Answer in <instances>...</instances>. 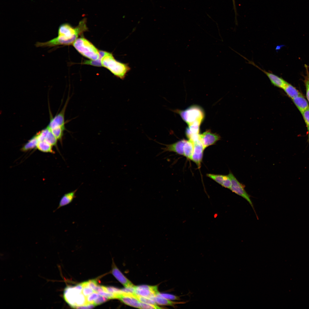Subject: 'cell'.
<instances>
[{
	"label": "cell",
	"mask_w": 309,
	"mask_h": 309,
	"mask_svg": "<svg viewBox=\"0 0 309 309\" xmlns=\"http://www.w3.org/2000/svg\"><path fill=\"white\" fill-rule=\"evenodd\" d=\"M302 114L306 124L308 132H309V108L304 111Z\"/></svg>",
	"instance_id": "34"
},
{
	"label": "cell",
	"mask_w": 309,
	"mask_h": 309,
	"mask_svg": "<svg viewBox=\"0 0 309 309\" xmlns=\"http://www.w3.org/2000/svg\"><path fill=\"white\" fill-rule=\"evenodd\" d=\"M151 299L153 300L157 304L160 305L171 306L175 307L178 304H184L186 302H175L168 300L161 297L157 296L152 297Z\"/></svg>",
	"instance_id": "18"
},
{
	"label": "cell",
	"mask_w": 309,
	"mask_h": 309,
	"mask_svg": "<svg viewBox=\"0 0 309 309\" xmlns=\"http://www.w3.org/2000/svg\"><path fill=\"white\" fill-rule=\"evenodd\" d=\"M69 99V97L68 96L61 111L54 118H51L47 126L50 129L59 126L65 128V113Z\"/></svg>",
	"instance_id": "9"
},
{
	"label": "cell",
	"mask_w": 309,
	"mask_h": 309,
	"mask_svg": "<svg viewBox=\"0 0 309 309\" xmlns=\"http://www.w3.org/2000/svg\"><path fill=\"white\" fill-rule=\"evenodd\" d=\"M98 293L100 295L106 297L109 299H118L120 294H114L104 291L100 292Z\"/></svg>",
	"instance_id": "32"
},
{
	"label": "cell",
	"mask_w": 309,
	"mask_h": 309,
	"mask_svg": "<svg viewBox=\"0 0 309 309\" xmlns=\"http://www.w3.org/2000/svg\"><path fill=\"white\" fill-rule=\"evenodd\" d=\"M94 291V292L97 293L102 291H104L103 286L97 285L95 288Z\"/></svg>",
	"instance_id": "38"
},
{
	"label": "cell",
	"mask_w": 309,
	"mask_h": 309,
	"mask_svg": "<svg viewBox=\"0 0 309 309\" xmlns=\"http://www.w3.org/2000/svg\"><path fill=\"white\" fill-rule=\"evenodd\" d=\"M201 123L195 122L188 126L186 130L185 134L189 139L193 136L199 134L200 126Z\"/></svg>",
	"instance_id": "19"
},
{
	"label": "cell",
	"mask_w": 309,
	"mask_h": 309,
	"mask_svg": "<svg viewBox=\"0 0 309 309\" xmlns=\"http://www.w3.org/2000/svg\"><path fill=\"white\" fill-rule=\"evenodd\" d=\"M133 295L141 302L155 305L157 304L153 300L150 298L139 296L135 293H133Z\"/></svg>",
	"instance_id": "28"
},
{
	"label": "cell",
	"mask_w": 309,
	"mask_h": 309,
	"mask_svg": "<svg viewBox=\"0 0 309 309\" xmlns=\"http://www.w3.org/2000/svg\"><path fill=\"white\" fill-rule=\"evenodd\" d=\"M221 138L219 134L212 132L209 130L199 134L200 140L204 150L208 147L215 144Z\"/></svg>",
	"instance_id": "7"
},
{
	"label": "cell",
	"mask_w": 309,
	"mask_h": 309,
	"mask_svg": "<svg viewBox=\"0 0 309 309\" xmlns=\"http://www.w3.org/2000/svg\"><path fill=\"white\" fill-rule=\"evenodd\" d=\"M86 23L85 19H83L75 27L68 23L62 24L58 28V36L49 40V45L53 47L73 44L79 36L88 30Z\"/></svg>",
	"instance_id": "1"
},
{
	"label": "cell",
	"mask_w": 309,
	"mask_h": 309,
	"mask_svg": "<svg viewBox=\"0 0 309 309\" xmlns=\"http://www.w3.org/2000/svg\"><path fill=\"white\" fill-rule=\"evenodd\" d=\"M78 189L65 194L61 198L59 205L55 210L71 203L76 197V193Z\"/></svg>",
	"instance_id": "16"
},
{
	"label": "cell",
	"mask_w": 309,
	"mask_h": 309,
	"mask_svg": "<svg viewBox=\"0 0 309 309\" xmlns=\"http://www.w3.org/2000/svg\"><path fill=\"white\" fill-rule=\"evenodd\" d=\"M73 45L78 52L90 60H96L99 58V50L84 37L78 38Z\"/></svg>",
	"instance_id": "3"
},
{
	"label": "cell",
	"mask_w": 309,
	"mask_h": 309,
	"mask_svg": "<svg viewBox=\"0 0 309 309\" xmlns=\"http://www.w3.org/2000/svg\"><path fill=\"white\" fill-rule=\"evenodd\" d=\"M171 300H180V296L166 293H159L157 295Z\"/></svg>",
	"instance_id": "30"
},
{
	"label": "cell",
	"mask_w": 309,
	"mask_h": 309,
	"mask_svg": "<svg viewBox=\"0 0 309 309\" xmlns=\"http://www.w3.org/2000/svg\"><path fill=\"white\" fill-rule=\"evenodd\" d=\"M162 308L157 305L141 302L140 309H161Z\"/></svg>",
	"instance_id": "36"
},
{
	"label": "cell",
	"mask_w": 309,
	"mask_h": 309,
	"mask_svg": "<svg viewBox=\"0 0 309 309\" xmlns=\"http://www.w3.org/2000/svg\"><path fill=\"white\" fill-rule=\"evenodd\" d=\"M102 66L108 70L117 77L123 80L131 70L129 64L118 61L112 53L108 52L102 60Z\"/></svg>",
	"instance_id": "2"
},
{
	"label": "cell",
	"mask_w": 309,
	"mask_h": 309,
	"mask_svg": "<svg viewBox=\"0 0 309 309\" xmlns=\"http://www.w3.org/2000/svg\"><path fill=\"white\" fill-rule=\"evenodd\" d=\"M104 292L116 294L122 293V292L121 289H119L112 286H103Z\"/></svg>",
	"instance_id": "31"
},
{
	"label": "cell",
	"mask_w": 309,
	"mask_h": 309,
	"mask_svg": "<svg viewBox=\"0 0 309 309\" xmlns=\"http://www.w3.org/2000/svg\"><path fill=\"white\" fill-rule=\"evenodd\" d=\"M65 129V128L59 126L50 130L58 140L61 142L64 135V132Z\"/></svg>",
	"instance_id": "25"
},
{
	"label": "cell",
	"mask_w": 309,
	"mask_h": 309,
	"mask_svg": "<svg viewBox=\"0 0 309 309\" xmlns=\"http://www.w3.org/2000/svg\"><path fill=\"white\" fill-rule=\"evenodd\" d=\"M186 141V140L183 139L171 144H166L159 143L165 146L161 148L162 150L161 153L171 152L180 155H184V148Z\"/></svg>",
	"instance_id": "11"
},
{
	"label": "cell",
	"mask_w": 309,
	"mask_h": 309,
	"mask_svg": "<svg viewBox=\"0 0 309 309\" xmlns=\"http://www.w3.org/2000/svg\"><path fill=\"white\" fill-rule=\"evenodd\" d=\"M194 150V144L189 140H187L184 148V155L189 159H191Z\"/></svg>",
	"instance_id": "22"
},
{
	"label": "cell",
	"mask_w": 309,
	"mask_h": 309,
	"mask_svg": "<svg viewBox=\"0 0 309 309\" xmlns=\"http://www.w3.org/2000/svg\"><path fill=\"white\" fill-rule=\"evenodd\" d=\"M283 89L292 99L302 94L288 82H286Z\"/></svg>",
	"instance_id": "20"
},
{
	"label": "cell",
	"mask_w": 309,
	"mask_h": 309,
	"mask_svg": "<svg viewBox=\"0 0 309 309\" xmlns=\"http://www.w3.org/2000/svg\"><path fill=\"white\" fill-rule=\"evenodd\" d=\"M305 67L306 70V75L305 76L304 83L306 87V97L309 102V71L307 65L305 64Z\"/></svg>",
	"instance_id": "29"
},
{
	"label": "cell",
	"mask_w": 309,
	"mask_h": 309,
	"mask_svg": "<svg viewBox=\"0 0 309 309\" xmlns=\"http://www.w3.org/2000/svg\"><path fill=\"white\" fill-rule=\"evenodd\" d=\"M232 1L233 3V9H234V12H235V19H236V21L237 20H236V19H237L236 17H237V10H236V7L235 0H232Z\"/></svg>",
	"instance_id": "39"
},
{
	"label": "cell",
	"mask_w": 309,
	"mask_h": 309,
	"mask_svg": "<svg viewBox=\"0 0 309 309\" xmlns=\"http://www.w3.org/2000/svg\"><path fill=\"white\" fill-rule=\"evenodd\" d=\"M38 141L36 135L34 136L21 148V151L25 152L37 147Z\"/></svg>",
	"instance_id": "23"
},
{
	"label": "cell",
	"mask_w": 309,
	"mask_h": 309,
	"mask_svg": "<svg viewBox=\"0 0 309 309\" xmlns=\"http://www.w3.org/2000/svg\"><path fill=\"white\" fill-rule=\"evenodd\" d=\"M98 293L94 292L86 297V302L87 303L93 304L94 301L100 296Z\"/></svg>",
	"instance_id": "33"
},
{
	"label": "cell",
	"mask_w": 309,
	"mask_h": 309,
	"mask_svg": "<svg viewBox=\"0 0 309 309\" xmlns=\"http://www.w3.org/2000/svg\"><path fill=\"white\" fill-rule=\"evenodd\" d=\"M50 130L47 126L46 128L37 133L35 134L38 142L45 140V139Z\"/></svg>",
	"instance_id": "27"
},
{
	"label": "cell",
	"mask_w": 309,
	"mask_h": 309,
	"mask_svg": "<svg viewBox=\"0 0 309 309\" xmlns=\"http://www.w3.org/2000/svg\"><path fill=\"white\" fill-rule=\"evenodd\" d=\"M108 299L106 297L100 296L94 301L93 304L95 306L98 305L106 302Z\"/></svg>",
	"instance_id": "35"
},
{
	"label": "cell",
	"mask_w": 309,
	"mask_h": 309,
	"mask_svg": "<svg viewBox=\"0 0 309 309\" xmlns=\"http://www.w3.org/2000/svg\"><path fill=\"white\" fill-rule=\"evenodd\" d=\"M58 139L53 135L50 130L45 139V141L52 146H57Z\"/></svg>",
	"instance_id": "26"
},
{
	"label": "cell",
	"mask_w": 309,
	"mask_h": 309,
	"mask_svg": "<svg viewBox=\"0 0 309 309\" xmlns=\"http://www.w3.org/2000/svg\"><path fill=\"white\" fill-rule=\"evenodd\" d=\"M82 292L78 290L74 287L68 286L64 290V297L65 301L71 307H75V300L77 296Z\"/></svg>",
	"instance_id": "12"
},
{
	"label": "cell",
	"mask_w": 309,
	"mask_h": 309,
	"mask_svg": "<svg viewBox=\"0 0 309 309\" xmlns=\"http://www.w3.org/2000/svg\"><path fill=\"white\" fill-rule=\"evenodd\" d=\"M134 293L136 294L151 298L159 293L157 286L142 285L134 287Z\"/></svg>",
	"instance_id": "6"
},
{
	"label": "cell",
	"mask_w": 309,
	"mask_h": 309,
	"mask_svg": "<svg viewBox=\"0 0 309 309\" xmlns=\"http://www.w3.org/2000/svg\"><path fill=\"white\" fill-rule=\"evenodd\" d=\"M36 148L39 151L45 152L54 153V152L52 150V146L43 140L38 142Z\"/></svg>",
	"instance_id": "24"
},
{
	"label": "cell",
	"mask_w": 309,
	"mask_h": 309,
	"mask_svg": "<svg viewBox=\"0 0 309 309\" xmlns=\"http://www.w3.org/2000/svg\"><path fill=\"white\" fill-rule=\"evenodd\" d=\"M207 177L213 180L222 186L229 189L231 186V181L228 175L207 174Z\"/></svg>",
	"instance_id": "14"
},
{
	"label": "cell",
	"mask_w": 309,
	"mask_h": 309,
	"mask_svg": "<svg viewBox=\"0 0 309 309\" xmlns=\"http://www.w3.org/2000/svg\"><path fill=\"white\" fill-rule=\"evenodd\" d=\"M242 56L248 61V63L253 65L263 72L268 77L272 85L276 87L282 89L283 88L287 82L282 78L272 73L267 72L264 70L262 69L256 65L253 62L249 61L246 59L245 57L243 56Z\"/></svg>",
	"instance_id": "8"
},
{
	"label": "cell",
	"mask_w": 309,
	"mask_h": 309,
	"mask_svg": "<svg viewBox=\"0 0 309 309\" xmlns=\"http://www.w3.org/2000/svg\"><path fill=\"white\" fill-rule=\"evenodd\" d=\"M193 142L194 150L191 160L195 163L199 168L201 166L204 149L200 138Z\"/></svg>",
	"instance_id": "10"
},
{
	"label": "cell",
	"mask_w": 309,
	"mask_h": 309,
	"mask_svg": "<svg viewBox=\"0 0 309 309\" xmlns=\"http://www.w3.org/2000/svg\"><path fill=\"white\" fill-rule=\"evenodd\" d=\"M112 273L113 275L125 288L134 287V285L128 280L114 265L113 267Z\"/></svg>",
	"instance_id": "15"
},
{
	"label": "cell",
	"mask_w": 309,
	"mask_h": 309,
	"mask_svg": "<svg viewBox=\"0 0 309 309\" xmlns=\"http://www.w3.org/2000/svg\"><path fill=\"white\" fill-rule=\"evenodd\" d=\"M133 294L122 292L118 299L127 305L140 309L141 302L133 296Z\"/></svg>",
	"instance_id": "13"
},
{
	"label": "cell",
	"mask_w": 309,
	"mask_h": 309,
	"mask_svg": "<svg viewBox=\"0 0 309 309\" xmlns=\"http://www.w3.org/2000/svg\"><path fill=\"white\" fill-rule=\"evenodd\" d=\"M292 100L301 114L306 110L309 108L307 101L302 94Z\"/></svg>",
	"instance_id": "17"
},
{
	"label": "cell",
	"mask_w": 309,
	"mask_h": 309,
	"mask_svg": "<svg viewBox=\"0 0 309 309\" xmlns=\"http://www.w3.org/2000/svg\"><path fill=\"white\" fill-rule=\"evenodd\" d=\"M94 292V291L91 288L87 286L83 287L82 291V293L86 297Z\"/></svg>",
	"instance_id": "37"
},
{
	"label": "cell",
	"mask_w": 309,
	"mask_h": 309,
	"mask_svg": "<svg viewBox=\"0 0 309 309\" xmlns=\"http://www.w3.org/2000/svg\"><path fill=\"white\" fill-rule=\"evenodd\" d=\"M172 111L179 114L188 126L195 122L201 123L204 118L203 110L197 106H191L183 110L176 109Z\"/></svg>",
	"instance_id": "4"
},
{
	"label": "cell",
	"mask_w": 309,
	"mask_h": 309,
	"mask_svg": "<svg viewBox=\"0 0 309 309\" xmlns=\"http://www.w3.org/2000/svg\"><path fill=\"white\" fill-rule=\"evenodd\" d=\"M99 58L96 60H84L82 64H84L90 65L97 67L102 66V60L103 57L108 52L99 50Z\"/></svg>",
	"instance_id": "21"
},
{
	"label": "cell",
	"mask_w": 309,
	"mask_h": 309,
	"mask_svg": "<svg viewBox=\"0 0 309 309\" xmlns=\"http://www.w3.org/2000/svg\"><path fill=\"white\" fill-rule=\"evenodd\" d=\"M308 141H309V132H308Z\"/></svg>",
	"instance_id": "40"
},
{
	"label": "cell",
	"mask_w": 309,
	"mask_h": 309,
	"mask_svg": "<svg viewBox=\"0 0 309 309\" xmlns=\"http://www.w3.org/2000/svg\"><path fill=\"white\" fill-rule=\"evenodd\" d=\"M228 175L230 179L231 183L230 189L233 192L245 199L254 209L250 197L245 189V186L238 181L231 172L230 171Z\"/></svg>",
	"instance_id": "5"
}]
</instances>
